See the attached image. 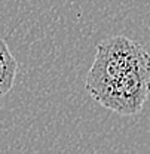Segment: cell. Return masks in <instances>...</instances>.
Returning <instances> with one entry per match:
<instances>
[{"mask_svg":"<svg viewBox=\"0 0 150 154\" xmlns=\"http://www.w3.org/2000/svg\"><path fill=\"white\" fill-rule=\"evenodd\" d=\"M147 57H150L149 52L126 36L103 38L97 45L94 62L86 76V92L94 96Z\"/></svg>","mask_w":150,"mask_h":154,"instance_id":"6da1fadb","label":"cell"},{"mask_svg":"<svg viewBox=\"0 0 150 154\" xmlns=\"http://www.w3.org/2000/svg\"><path fill=\"white\" fill-rule=\"evenodd\" d=\"M18 62L11 54L6 42L0 38V98L5 96L15 83Z\"/></svg>","mask_w":150,"mask_h":154,"instance_id":"3957f363","label":"cell"},{"mask_svg":"<svg viewBox=\"0 0 150 154\" xmlns=\"http://www.w3.org/2000/svg\"><path fill=\"white\" fill-rule=\"evenodd\" d=\"M150 95V57L91 96L116 114H138Z\"/></svg>","mask_w":150,"mask_h":154,"instance_id":"7a4b0ae2","label":"cell"}]
</instances>
